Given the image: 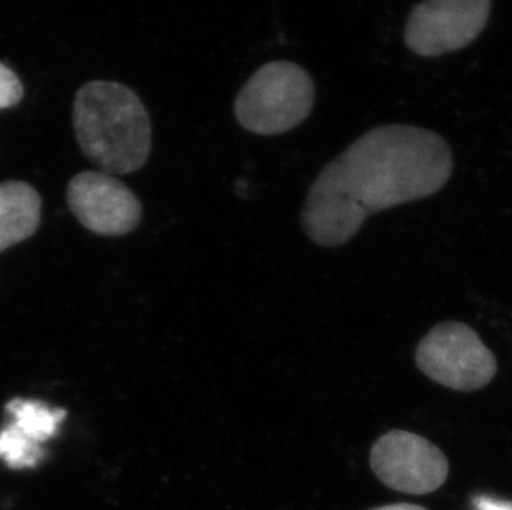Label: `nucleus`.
<instances>
[{"instance_id":"nucleus-1","label":"nucleus","mask_w":512,"mask_h":510,"mask_svg":"<svg viewBox=\"0 0 512 510\" xmlns=\"http://www.w3.org/2000/svg\"><path fill=\"white\" fill-rule=\"evenodd\" d=\"M451 173L453 154L443 136L413 125L378 126L320 171L302 227L317 246H342L367 217L433 196Z\"/></svg>"},{"instance_id":"nucleus-2","label":"nucleus","mask_w":512,"mask_h":510,"mask_svg":"<svg viewBox=\"0 0 512 510\" xmlns=\"http://www.w3.org/2000/svg\"><path fill=\"white\" fill-rule=\"evenodd\" d=\"M78 145L102 173L128 174L146 163L151 123L133 90L115 82H90L73 103Z\"/></svg>"},{"instance_id":"nucleus-3","label":"nucleus","mask_w":512,"mask_h":510,"mask_svg":"<svg viewBox=\"0 0 512 510\" xmlns=\"http://www.w3.org/2000/svg\"><path fill=\"white\" fill-rule=\"evenodd\" d=\"M315 103L314 80L292 62L259 68L234 103L242 128L262 136L282 135L307 120Z\"/></svg>"},{"instance_id":"nucleus-4","label":"nucleus","mask_w":512,"mask_h":510,"mask_svg":"<svg viewBox=\"0 0 512 510\" xmlns=\"http://www.w3.org/2000/svg\"><path fill=\"white\" fill-rule=\"evenodd\" d=\"M416 366L430 380L456 391H478L493 381L498 361L473 328L445 322L431 328L416 348Z\"/></svg>"},{"instance_id":"nucleus-5","label":"nucleus","mask_w":512,"mask_h":510,"mask_svg":"<svg viewBox=\"0 0 512 510\" xmlns=\"http://www.w3.org/2000/svg\"><path fill=\"white\" fill-rule=\"evenodd\" d=\"M491 0H423L408 15L405 42L420 57L468 47L488 25Z\"/></svg>"},{"instance_id":"nucleus-6","label":"nucleus","mask_w":512,"mask_h":510,"mask_svg":"<svg viewBox=\"0 0 512 510\" xmlns=\"http://www.w3.org/2000/svg\"><path fill=\"white\" fill-rule=\"evenodd\" d=\"M370 464L385 486L415 496L440 489L450 472L448 459L440 448L401 429H393L377 439Z\"/></svg>"},{"instance_id":"nucleus-7","label":"nucleus","mask_w":512,"mask_h":510,"mask_svg":"<svg viewBox=\"0 0 512 510\" xmlns=\"http://www.w3.org/2000/svg\"><path fill=\"white\" fill-rule=\"evenodd\" d=\"M67 201L78 221L100 236H125L140 224V201L112 174H77L68 184Z\"/></svg>"},{"instance_id":"nucleus-8","label":"nucleus","mask_w":512,"mask_h":510,"mask_svg":"<svg viewBox=\"0 0 512 510\" xmlns=\"http://www.w3.org/2000/svg\"><path fill=\"white\" fill-rule=\"evenodd\" d=\"M42 201L24 181L0 183V252L34 236Z\"/></svg>"},{"instance_id":"nucleus-9","label":"nucleus","mask_w":512,"mask_h":510,"mask_svg":"<svg viewBox=\"0 0 512 510\" xmlns=\"http://www.w3.org/2000/svg\"><path fill=\"white\" fill-rule=\"evenodd\" d=\"M7 411L15 419V426L39 444L54 438L58 426L67 416L65 409L49 408L42 401L12 400Z\"/></svg>"},{"instance_id":"nucleus-10","label":"nucleus","mask_w":512,"mask_h":510,"mask_svg":"<svg viewBox=\"0 0 512 510\" xmlns=\"http://www.w3.org/2000/svg\"><path fill=\"white\" fill-rule=\"evenodd\" d=\"M45 451L34 439L25 436L15 424L0 431V459L12 469H29L44 459Z\"/></svg>"},{"instance_id":"nucleus-11","label":"nucleus","mask_w":512,"mask_h":510,"mask_svg":"<svg viewBox=\"0 0 512 510\" xmlns=\"http://www.w3.org/2000/svg\"><path fill=\"white\" fill-rule=\"evenodd\" d=\"M24 97V87L19 77L4 63H0V111L14 108Z\"/></svg>"},{"instance_id":"nucleus-12","label":"nucleus","mask_w":512,"mask_h":510,"mask_svg":"<svg viewBox=\"0 0 512 510\" xmlns=\"http://www.w3.org/2000/svg\"><path fill=\"white\" fill-rule=\"evenodd\" d=\"M474 506L476 510H512V502L498 501L488 496L476 497Z\"/></svg>"},{"instance_id":"nucleus-13","label":"nucleus","mask_w":512,"mask_h":510,"mask_svg":"<svg viewBox=\"0 0 512 510\" xmlns=\"http://www.w3.org/2000/svg\"><path fill=\"white\" fill-rule=\"evenodd\" d=\"M373 510H426L420 506H413V504H393V506L377 507Z\"/></svg>"}]
</instances>
